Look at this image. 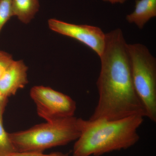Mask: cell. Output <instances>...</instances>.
<instances>
[{"mask_svg": "<svg viewBox=\"0 0 156 156\" xmlns=\"http://www.w3.org/2000/svg\"><path fill=\"white\" fill-rule=\"evenodd\" d=\"M10 156H69V153L55 152L49 154L33 152H16Z\"/></svg>", "mask_w": 156, "mask_h": 156, "instance_id": "obj_13", "label": "cell"}, {"mask_svg": "<svg viewBox=\"0 0 156 156\" xmlns=\"http://www.w3.org/2000/svg\"><path fill=\"white\" fill-rule=\"evenodd\" d=\"M39 0H12V10L15 16L24 24L34 19L40 9Z\"/></svg>", "mask_w": 156, "mask_h": 156, "instance_id": "obj_9", "label": "cell"}, {"mask_svg": "<svg viewBox=\"0 0 156 156\" xmlns=\"http://www.w3.org/2000/svg\"><path fill=\"white\" fill-rule=\"evenodd\" d=\"M30 96L36 105L39 116L47 122L74 116L76 101L50 87L34 86L30 89Z\"/></svg>", "mask_w": 156, "mask_h": 156, "instance_id": "obj_5", "label": "cell"}, {"mask_svg": "<svg viewBox=\"0 0 156 156\" xmlns=\"http://www.w3.org/2000/svg\"><path fill=\"white\" fill-rule=\"evenodd\" d=\"M96 85L98 100L89 120L112 121L131 116L147 117L134 89L128 44L119 28L105 34Z\"/></svg>", "mask_w": 156, "mask_h": 156, "instance_id": "obj_1", "label": "cell"}, {"mask_svg": "<svg viewBox=\"0 0 156 156\" xmlns=\"http://www.w3.org/2000/svg\"><path fill=\"white\" fill-rule=\"evenodd\" d=\"M5 100H6V99H5ZM4 101H5V100H4ZM2 102H0V104H1V103H2Z\"/></svg>", "mask_w": 156, "mask_h": 156, "instance_id": "obj_16", "label": "cell"}, {"mask_svg": "<svg viewBox=\"0 0 156 156\" xmlns=\"http://www.w3.org/2000/svg\"><path fill=\"white\" fill-rule=\"evenodd\" d=\"M28 67L22 60H13L0 78V91L5 97L14 95L28 84Z\"/></svg>", "mask_w": 156, "mask_h": 156, "instance_id": "obj_7", "label": "cell"}, {"mask_svg": "<svg viewBox=\"0 0 156 156\" xmlns=\"http://www.w3.org/2000/svg\"><path fill=\"white\" fill-rule=\"evenodd\" d=\"M134 89L145 109L147 117L156 122V60L140 44H128Z\"/></svg>", "mask_w": 156, "mask_h": 156, "instance_id": "obj_4", "label": "cell"}, {"mask_svg": "<svg viewBox=\"0 0 156 156\" xmlns=\"http://www.w3.org/2000/svg\"><path fill=\"white\" fill-rule=\"evenodd\" d=\"M102 1L105 2H108L111 3L112 4H115L116 3L123 4L127 0H102Z\"/></svg>", "mask_w": 156, "mask_h": 156, "instance_id": "obj_14", "label": "cell"}, {"mask_svg": "<svg viewBox=\"0 0 156 156\" xmlns=\"http://www.w3.org/2000/svg\"><path fill=\"white\" fill-rule=\"evenodd\" d=\"M12 0H0V33L5 24L13 17Z\"/></svg>", "mask_w": 156, "mask_h": 156, "instance_id": "obj_11", "label": "cell"}, {"mask_svg": "<svg viewBox=\"0 0 156 156\" xmlns=\"http://www.w3.org/2000/svg\"><path fill=\"white\" fill-rule=\"evenodd\" d=\"M80 135L79 118L57 119L35 125L25 131L9 133L17 152L44 153L46 150L67 145Z\"/></svg>", "mask_w": 156, "mask_h": 156, "instance_id": "obj_3", "label": "cell"}, {"mask_svg": "<svg viewBox=\"0 0 156 156\" xmlns=\"http://www.w3.org/2000/svg\"><path fill=\"white\" fill-rule=\"evenodd\" d=\"M6 99H9V98H5L3 94H2V92L0 91V102H2L4 100H5Z\"/></svg>", "mask_w": 156, "mask_h": 156, "instance_id": "obj_15", "label": "cell"}, {"mask_svg": "<svg viewBox=\"0 0 156 156\" xmlns=\"http://www.w3.org/2000/svg\"><path fill=\"white\" fill-rule=\"evenodd\" d=\"M13 60L11 54L0 50V78Z\"/></svg>", "mask_w": 156, "mask_h": 156, "instance_id": "obj_12", "label": "cell"}, {"mask_svg": "<svg viewBox=\"0 0 156 156\" xmlns=\"http://www.w3.org/2000/svg\"><path fill=\"white\" fill-rule=\"evenodd\" d=\"M144 117L131 116L112 121L79 118L80 135L76 140L73 156H100L126 150L138 142L137 129Z\"/></svg>", "mask_w": 156, "mask_h": 156, "instance_id": "obj_2", "label": "cell"}, {"mask_svg": "<svg viewBox=\"0 0 156 156\" xmlns=\"http://www.w3.org/2000/svg\"><path fill=\"white\" fill-rule=\"evenodd\" d=\"M156 16V0H135V9L126 16L129 23H134L142 29L151 18Z\"/></svg>", "mask_w": 156, "mask_h": 156, "instance_id": "obj_8", "label": "cell"}, {"mask_svg": "<svg viewBox=\"0 0 156 156\" xmlns=\"http://www.w3.org/2000/svg\"><path fill=\"white\" fill-rule=\"evenodd\" d=\"M9 99L0 104V156H10L17 152L11 142L9 133L5 130L3 126V115Z\"/></svg>", "mask_w": 156, "mask_h": 156, "instance_id": "obj_10", "label": "cell"}, {"mask_svg": "<svg viewBox=\"0 0 156 156\" xmlns=\"http://www.w3.org/2000/svg\"><path fill=\"white\" fill-rule=\"evenodd\" d=\"M49 28L62 35L75 39L93 50L100 57L105 46V34L99 27L77 25L55 19L48 20Z\"/></svg>", "mask_w": 156, "mask_h": 156, "instance_id": "obj_6", "label": "cell"}]
</instances>
